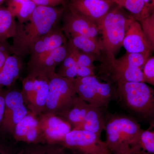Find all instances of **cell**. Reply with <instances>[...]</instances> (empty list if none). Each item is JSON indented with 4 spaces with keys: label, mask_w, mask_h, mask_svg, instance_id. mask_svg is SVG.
<instances>
[{
    "label": "cell",
    "mask_w": 154,
    "mask_h": 154,
    "mask_svg": "<svg viewBox=\"0 0 154 154\" xmlns=\"http://www.w3.org/2000/svg\"><path fill=\"white\" fill-rule=\"evenodd\" d=\"M102 70L106 71L116 85L128 82H144L143 70L139 68L113 62L102 66Z\"/></svg>",
    "instance_id": "cell-17"
},
{
    "label": "cell",
    "mask_w": 154,
    "mask_h": 154,
    "mask_svg": "<svg viewBox=\"0 0 154 154\" xmlns=\"http://www.w3.org/2000/svg\"><path fill=\"white\" fill-rule=\"evenodd\" d=\"M113 3L111 0H70L66 5L99 25Z\"/></svg>",
    "instance_id": "cell-12"
},
{
    "label": "cell",
    "mask_w": 154,
    "mask_h": 154,
    "mask_svg": "<svg viewBox=\"0 0 154 154\" xmlns=\"http://www.w3.org/2000/svg\"><path fill=\"white\" fill-rule=\"evenodd\" d=\"M23 59L15 54H11L0 69V91L14 85L19 78L22 67Z\"/></svg>",
    "instance_id": "cell-18"
},
{
    "label": "cell",
    "mask_w": 154,
    "mask_h": 154,
    "mask_svg": "<svg viewBox=\"0 0 154 154\" xmlns=\"http://www.w3.org/2000/svg\"><path fill=\"white\" fill-rule=\"evenodd\" d=\"M28 1L29 0H8L7 8L15 17L21 6Z\"/></svg>",
    "instance_id": "cell-32"
},
{
    "label": "cell",
    "mask_w": 154,
    "mask_h": 154,
    "mask_svg": "<svg viewBox=\"0 0 154 154\" xmlns=\"http://www.w3.org/2000/svg\"><path fill=\"white\" fill-rule=\"evenodd\" d=\"M36 7L32 0L25 2L21 6L15 16L19 23H25L30 20Z\"/></svg>",
    "instance_id": "cell-29"
},
{
    "label": "cell",
    "mask_w": 154,
    "mask_h": 154,
    "mask_svg": "<svg viewBox=\"0 0 154 154\" xmlns=\"http://www.w3.org/2000/svg\"><path fill=\"white\" fill-rule=\"evenodd\" d=\"M144 82L154 87V55L150 57L146 63L143 69Z\"/></svg>",
    "instance_id": "cell-30"
},
{
    "label": "cell",
    "mask_w": 154,
    "mask_h": 154,
    "mask_svg": "<svg viewBox=\"0 0 154 154\" xmlns=\"http://www.w3.org/2000/svg\"><path fill=\"white\" fill-rule=\"evenodd\" d=\"M125 0H116L115 4H116L117 5L119 6H122V4L124 3Z\"/></svg>",
    "instance_id": "cell-39"
},
{
    "label": "cell",
    "mask_w": 154,
    "mask_h": 154,
    "mask_svg": "<svg viewBox=\"0 0 154 154\" xmlns=\"http://www.w3.org/2000/svg\"><path fill=\"white\" fill-rule=\"evenodd\" d=\"M122 7L129 11L131 15L138 22L150 15L144 0H125Z\"/></svg>",
    "instance_id": "cell-25"
},
{
    "label": "cell",
    "mask_w": 154,
    "mask_h": 154,
    "mask_svg": "<svg viewBox=\"0 0 154 154\" xmlns=\"http://www.w3.org/2000/svg\"><path fill=\"white\" fill-rule=\"evenodd\" d=\"M90 107V104L78 97L65 119L71 125L72 129H77L82 124Z\"/></svg>",
    "instance_id": "cell-22"
},
{
    "label": "cell",
    "mask_w": 154,
    "mask_h": 154,
    "mask_svg": "<svg viewBox=\"0 0 154 154\" xmlns=\"http://www.w3.org/2000/svg\"><path fill=\"white\" fill-rule=\"evenodd\" d=\"M17 27L14 15L7 8L0 7V42L8 43V39L15 36Z\"/></svg>",
    "instance_id": "cell-21"
},
{
    "label": "cell",
    "mask_w": 154,
    "mask_h": 154,
    "mask_svg": "<svg viewBox=\"0 0 154 154\" xmlns=\"http://www.w3.org/2000/svg\"><path fill=\"white\" fill-rule=\"evenodd\" d=\"M11 54L10 44L0 42V69L4 65L6 60Z\"/></svg>",
    "instance_id": "cell-31"
},
{
    "label": "cell",
    "mask_w": 154,
    "mask_h": 154,
    "mask_svg": "<svg viewBox=\"0 0 154 154\" xmlns=\"http://www.w3.org/2000/svg\"><path fill=\"white\" fill-rule=\"evenodd\" d=\"M60 145L82 154H109L100 137L85 130L72 129Z\"/></svg>",
    "instance_id": "cell-8"
},
{
    "label": "cell",
    "mask_w": 154,
    "mask_h": 154,
    "mask_svg": "<svg viewBox=\"0 0 154 154\" xmlns=\"http://www.w3.org/2000/svg\"><path fill=\"white\" fill-rule=\"evenodd\" d=\"M66 45L68 52L75 58L78 65L96 68L94 63V62L96 60V57L81 51L69 40L67 41Z\"/></svg>",
    "instance_id": "cell-27"
},
{
    "label": "cell",
    "mask_w": 154,
    "mask_h": 154,
    "mask_svg": "<svg viewBox=\"0 0 154 154\" xmlns=\"http://www.w3.org/2000/svg\"><path fill=\"white\" fill-rule=\"evenodd\" d=\"M62 30L66 38L81 35L97 38L99 33V26L73 11L67 6L62 17Z\"/></svg>",
    "instance_id": "cell-10"
},
{
    "label": "cell",
    "mask_w": 154,
    "mask_h": 154,
    "mask_svg": "<svg viewBox=\"0 0 154 154\" xmlns=\"http://www.w3.org/2000/svg\"><path fill=\"white\" fill-rule=\"evenodd\" d=\"M116 96L131 111L146 118L154 117V89L144 82L116 85Z\"/></svg>",
    "instance_id": "cell-5"
},
{
    "label": "cell",
    "mask_w": 154,
    "mask_h": 154,
    "mask_svg": "<svg viewBox=\"0 0 154 154\" xmlns=\"http://www.w3.org/2000/svg\"><path fill=\"white\" fill-rule=\"evenodd\" d=\"M142 129L132 118L112 116L106 119L104 141L109 154H131L141 150L139 145Z\"/></svg>",
    "instance_id": "cell-2"
},
{
    "label": "cell",
    "mask_w": 154,
    "mask_h": 154,
    "mask_svg": "<svg viewBox=\"0 0 154 154\" xmlns=\"http://www.w3.org/2000/svg\"><path fill=\"white\" fill-rule=\"evenodd\" d=\"M5 1V0H0V6L3 4V3Z\"/></svg>",
    "instance_id": "cell-40"
},
{
    "label": "cell",
    "mask_w": 154,
    "mask_h": 154,
    "mask_svg": "<svg viewBox=\"0 0 154 154\" xmlns=\"http://www.w3.org/2000/svg\"><path fill=\"white\" fill-rule=\"evenodd\" d=\"M122 8L117 5L110 9L98 25L102 35V65L112 63L115 59L116 54L123 46L127 30L133 18L131 15H127Z\"/></svg>",
    "instance_id": "cell-3"
},
{
    "label": "cell",
    "mask_w": 154,
    "mask_h": 154,
    "mask_svg": "<svg viewBox=\"0 0 154 154\" xmlns=\"http://www.w3.org/2000/svg\"><path fill=\"white\" fill-rule=\"evenodd\" d=\"M67 39L81 51L93 56L96 60H102V45L101 39L81 35L70 36Z\"/></svg>",
    "instance_id": "cell-20"
},
{
    "label": "cell",
    "mask_w": 154,
    "mask_h": 154,
    "mask_svg": "<svg viewBox=\"0 0 154 154\" xmlns=\"http://www.w3.org/2000/svg\"><path fill=\"white\" fill-rule=\"evenodd\" d=\"M21 93L28 110L36 116L43 113L48 91V76L28 74L22 81Z\"/></svg>",
    "instance_id": "cell-7"
},
{
    "label": "cell",
    "mask_w": 154,
    "mask_h": 154,
    "mask_svg": "<svg viewBox=\"0 0 154 154\" xmlns=\"http://www.w3.org/2000/svg\"><path fill=\"white\" fill-rule=\"evenodd\" d=\"M0 154H13L8 149L0 144Z\"/></svg>",
    "instance_id": "cell-37"
},
{
    "label": "cell",
    "mask_w": 154,
    "mask_h": 154,
    "mask_svg": "<svg viewBox=\"0 0 154 154\" xmlns=\"http://www.w3.org/2000/svg\"><path fill=\"white\" fill-rule=\"evenodd\" d=\"M139 22L150 46L152 52H154V12Z\"/></svg>",
    "instance_id": "cell-28"
},
{
    "label": "cell",
    "mask_w": 154,
    "mask_h": 154,
    "mask_svg": "<svg viewBox=\"0 0 154 154\" xmlns=\"http://www.w3.org/2000/svg\"><path fill=\"white\" fill-rule=\"evenodd\" d=\"M19 154H69L63 146L48 143L28 144Z\"/></svg>",
    "instance_id": "cell-23"
},
{
    "label": "cell",
    "mask_w": 154,
    "mask_h": 154,
    "mask_svg": "<svg viewBox=\"0 0 154 154\" xmlns=\"http://www.w3.org/2000/svg\"><path fill=\"white\" fill-rule=\"evenodd\" d=\"M53 4L54 7L61 5L63 7L66 6V2L65 0H50Z\"/></svg>",
    "instance_id": "cell-36"
},
{
    "label": "cell",
    "mask_w": 154,
    "mask_h": 154,
    "mask_svg": "<svg viewBox=\"0 0 154 154\" xmlns=\"http://www.w3.org/2000/svg\"><path fill=\"white\" fill-rule=\"evenodd\" d=\"M67 40L61 28L56 25L35 42L30 51L28 61L33 60L42 54L51 52L65 44Z\"/></svg>",
    "instance_id": "cell-16"
},
{
    "label": "cell",
    "mask_w": 154,
    "mask_h": 154,
    "mask_svg": "<svg viewBox=\"0 0 154 154\" xmlns=\"http://www.w3.org/2000/svg\"><path fill=\"white\" fill-rule=\"evenodd\" d=\"M48 79L49 91L42 113H52L65 119L79 97L74 83L56 72L50 74Z\"/></svg>",
    "instance_id": "cell-4"
},
{
    "label": "cell",
    "mask_w": 154,
    "mask_h": 154,
    "mask_svg": "<svg viewBox=\"0 0 154 154\" xmlns=\"http://www.w3.org/2000/svg\"><path fill=\"white\" fill-rule=\"evenodd\" d=\"M131 154H150L144 151L143 150H140L138 151L132 153Z\"/></svg>",
    "instance_id": "cell-38"
},
{
    "label": "cell",
    "mask_w": 154,
    "mask_h": 154,
    "mask_svg": "<svg viewBox=\"0 0 154 154\" xmlns=\"http://www.w3.org/2000/svg\"><path fill=\"white\" fill-rule=\"evenodd\" d=\"M39 128L45 143L60 144L72 129L64 119L50 113H42L38 116Z\"/></svg>",
    "instance_id": "cell-11"
},
{
    "label": "cell",
    "mask_w": 154,
    "mask_h": 154,
    "mask_svg": "<svg viewBox=\"0 0 154 154\" xmlns=\"http://www.w3.org/2000/svg\"><path fill=\"white\" fill-rule=\"evenodd\" d=\"M150 55L149 54L126 52L121 57L116 58L113 62L119 64L135 67L143 70L147 60L150 57Z\"/></svg>",
    "instance_id": "cell-24"
},
{
    "label": "cell",
    "mask_w": 154,
    "mask_h": 154,
    "mask_svg": "<svg viewBox=\"0 0 154 154\" xmlns=\"http://www.w3.org/2000/svg\"><path fill=\"white\" fill-rule=\"evenodd\" d=\"M122 46L127 52L149 54L152 53L140 23L134 18L127 30Z\"/></svg>",
    "instance_id": "cell-15"
},
{
    "label": "cell",
    "mask_w": 154,
    "mask_h": 154,
    "mask_svg": "<svg viewBox=\"0 0 154 154\" xmlns=\"http://www.w3.org/2000/svg\"><path fill=\"white\" fill-rule=\"evenodd\" d=\"M7 91L5 89L0 91V126L2 122L5 113V96Z\"/></svg>",
    "instance_id": "cell-33"
},
{
    "label": "cell",
    "mask_w": 154,
    "mask_h": 154,
    "mask_svg": "<svg viewBox=\"0 0 154 154\" xmlns=\"http://www.w3.org/2000/svg\"><path fill=\"white\" fill-rule=\"evenodd\" d=\"M146 8L149 14L154 12V0H144Z\"/></svg>",
    "instance_id": "cell-35"
},
{
    "label": "cell",
    "mask_w": 154,
    "mask_h": 154,
    "mask_svg": "<svg viewBox=\"0 0 154 154\" xmlns=\"http://www.w3.org/2000/svg\"><path fill=\"white\" fill-rule=\"evenodd\" d=\"M13 135L17 141L28 144L45 143L38 116L29 112L15 126Z\"/></svg>",
    "instance_id": "cell-13"
},
{
    "label": "cell",
    "mask_w": 154,
    "mask_h": 154,
    "mask_svg": "<svg viewBox=\"0 0 154 154\" xmlns=\"http://www.w3.org/2000/svg\"><path fill=\"white\" fill-rule=\"evenodd\" d=\"M29 112L21 91H7L4 118L0 127L5 131L13 134L15 126Z\"/></svg>",
    "instance_id": "cell-9"
},
{
    "label": "cell",
    "mask_w": 154,
    "mask_h": 154,
    "mask_svg": "<svg viewBox=\"0 0 154 154\" xmlns=\"http://www.w3.org/2000/svg\"><path fill=\"white\" fill-rule=\"evenodd\" d=\"M67 54L66 42L51 52L27 63L28 74H34L49 76L55 72L58 66L62 63Z\"/></svg>",
    "instance_id": "cell-14"
},
{
    "label": "cell",
    "mask_w": 154,
    "mask_h": 154,
    "mask_svg": "<svg viewBox=\"0 0 154 154\" xmlns=\"http://www.w3.org/2000/svg\"><path fill=\"white\" fill-rule=\"evenodd\" d=\"M35 3L36 6H49V7H54L53 4L50 0H32Z\"/></svg>",
    "instance_id": "cell-34"
},
{
    "label": "cell",
    "mask_w": 154,
    "mask_h": 154,
    "mask_svg": "<svg viewBox=\"0 0 154 154\" xmlns=\"http://www.w3.org/2000/svg\"><path fill=\"white\" fill-rule=\"evenodd\" d=\"M106 119L103 115V110L90 105L82 124L77 129H83L96 134L101 137L105 129Z\"/></svg>",
    "instance_id": "cell-19"
},
{
    "label": "cell",
    "mask_w": 154,
    "mask_h": 154,
    "mask_svg": "<svg viewBox=\"0 0 154 154\" xmlns=\"http://www.w3.org/2000/svg\"><path fill=\"white\" fill-rule=\"evenodd\" d=\"M72 80L79 98L102 110L116 96V89L111 84L100 82L96 75L78 77Z\"/></svg>",
    "instance_id": "cell-6"
},
{
    "label": "cell",
    "mask_w": 154,
    "mask_h": 154,
    "mask_svg": "<svg viewBox=\"0 0 154 154\" xmlns=\"http://www.w3.org/2000/svg\"><path fill=\"white\" fill-rule=\"evenodd\" d=\"M64 11V7L36 6L29 21L17 22V32L10 45L11 54L22 59L29 55L35 42L56 26Z\"/></svg>",
    "instance_id": "cell-1"
},
{
    "label": "cell",
    "mask_w": 154,
    "mask_h": 154,
    "mask_svg": "<svg viewBox=\"0 0 154 154\" xmlns=\"http://www.w3.org/2000/svg\"><path fill=\"white\" fill-rule=\"evenodd\" d=\"M96 68L81 66L78 64L68 68L59 69L57 73L61 76L73 80L78 77L95 75Z\"/></svg>",
    "instance_id": "cell-26"
},
{
    "label": "cell",
    "mask_w": 154,
    "mask_h": 154,
    "mask_svg": "<svg viewBox=\"0 0 154 154\" xmlns=\"http://www.w3.org/2000/svg\"><path fill=\"white\" fill-rule=\"evenodd\" d=\"M111 1H112L113 3H115L116 2V0H111Z\"/></svg>",
    "instance_id": "cell-41"
}]
</instances>
